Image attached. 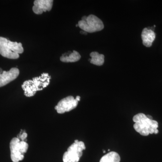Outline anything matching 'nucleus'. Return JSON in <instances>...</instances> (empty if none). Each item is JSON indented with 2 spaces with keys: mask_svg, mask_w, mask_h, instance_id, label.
Wrapping results in <instances>:
<instances>
[{
  "mask_svg": "<svg viewBox=\"0 0 162 162\" xmlns=\"http://www.w3.org/2000/svg\"><path fill=\"white\" fill-rule=\"evenodd\" d=\"M50 76L47 73H42L40 76L26 81L22 85L24 95L27 97L34 96L37 91L43 90L50 83Z\"/></svg>",
  "mask_w": 162,
  "mask_h": 162,
  "instance_id": "1",
  "label": "nucleus"
},
{
  "mask_svg": "<svg viewBox=\"0 0 162 162\" xmlns=\"http://www.w3.org/2000/svg\"><path fill=\"white\" fill-rule=\"evenodd\" d=\"M134 122V129L136 132L143 136L153 134L158 129V122L156 121L151 120L143 113H139L133 118Z\"/></svg>",
  "mask_w": 162,
  "mask_h": 162,
  "instance_id": "2",
  "label": "nucleus"
},
{
  "mask_svg": "<svg viewBox=\"0 0 162 162\" xmlns=\"http://www.w3.org/2000/svg\"><path fill=\"white\" fill-rule=\"evenodd\" d=\"M24 52L22 43L9 41L6 38L0 37V54L10 59H17L19 54Z\"/></svg>",
  "mask_w": 162,
  "mask_h": 162,
  "instance_id": "3",
  "label": "nucleus"
},
{
  "mask_svg": "<svg viewBox=\"0 0 162 162\" xmlns=\"http://www.w3.org/2000/svg\"><path fill=\"white\" fill-rule=\"evenodd\" d=\"M78 25L83 31L89 33L100 31L104 28L102 20L93 15L83 16L82 20L79 21Z\"/></svg>",
  "mask_w": 162,
  "mask_h": 162,
  "instance_id": "4",
  "label": "nucleus"
},
{
  "mask_svg": "<svg viewBox=\"0 0 162 162\" xmlns=\"http://www.w3.org/2000/svg\"><path fill=\"white\" fill-rule=\"evenodd\" d=\"M11 150V159L13 162H19L24 158L28 148L26 141H21L17 137L12 139L9 145Z\"/></svg>",
  "mask_w": 162,
  "mask_h": 162,
  "instance_id": "5",
  "label": "nucleus"
},
{
  "mask_svg": "<svg viewBox=\"0 0 162 162\" xmlns=\"http://www.w3.org/2000/svg\"><path fill=\"white\" fill-rule=\"evenodd\" d=\"M86 147L84 142L76 140L68 148L67 151L64 153L63 162H78L83 155V151Z\"/></svg>",
  "mask_w": 162,
  "mask_h": 162,
  "instance_id": "6",
  "label": "nucleus"
},
{
  "mask_svg": "<svg viewBox=\"0 0 162 162\" xmlns=\"http://www.w3.org/2000/svg\"><path fill=\"white\" fill-rule=\"evenodd\" d=\"M78 103L79 102L73 96H67L60 100L54 109L58 113L62 114L76 108Z\"/></svg>",
  "mask_w": 162,
  "mask_h": 162,
  "instance_id": "7",
  "label": "nucleus"
},
{
  "mask_svg": "<svg viewBox=\"0 0 162 162\" xmlns=\"http://www.w3.org/2000/svg\"><path fill=\"white\" fill-rule=\"evenodd\" d=\"M53 4V0H36L34 1L32 11L35 14L41 15L44 12L51 11Z\"/></svg>",
  "mask_w": 162,
  "mask_h": 162,
  "instance_id": "8",
  "label": "nucleus"
},
{
  "mask_svg": "<svg viewBox=\"0 0 162 162\" xmlns=\"http://www.w3.org/2000/svg\"><path fill=\"white\" fill-rule=\"evenodd\" d=\"M19 74V70L17 68H12L9 71H3L0 74V87L7 85L15 79Z\"/></svg>",
  "mask_w": 162,
  "mask_h": 162,
  "instance_id": "9",
  "label": "nucleus"
},
{
  "mask_svg": "<svg viewBox=\"0 0 162 162\" xmlns=\"http://www.w3.org/2000/svg\"><path fill=\"white\" fill-rule=\"evenodd\" d=\"M155 36L154 31L147 28H144L141 33L143 44L146 47H151L155 39Z\"/></svg>",
  "mask_w": 162,
  "mask_h": 162,
  "instance_id": "10",
  "label": "nucleus"
},
{
  "mask_svg": "<svg viewBox=\"0 0 162 162\" xmlns=\"http://www.w3.org/2000/svg\"><path fill=\"white\" fill-rule=\"evenodd\" d=\"M81 55L77 51L73 50L70 53H66L62 54L60 58L61 61L65 63H72L79 61L81 59Z\"/></svg>",
  "mask_w": 162,
  "mask_h": 162,
  "instance_id": "11",
  "label": "nucleus"
},
{
  "mask_svg": "<svg viewBox=\"0 0 162 162\" xmlns=\"http://www.w3.org/2000/svg\"><path fill=\"white\" fill-rule=\"evenodd\" d=\"M91 59L89 61L90 63L97 66H102L105 62V56L102 54H99L97 52H92L90 54Z\"/></svg>",
  "mask_w": 162,
  "mask_h": 162,
  "instance_id": "12",
  "label": "nucleus"
},
{
  "mask_svg": "<svg viewBox=\"0 0 162 162\" xmlns=\"http://www.w3.org/2000/svg\"><path fill=\"white\" fill-rule=\"evenodd\" d=\"M120 157L119 154L114 151L110 152L103 156L99 162H120Z\"/></svg>",
  "mask_w": 162,
  "mask_h": 162,
  "instance_id": "13",
  "label": "nucleus"
},
{
  "mask_svg": "<svg viewBox=\"0 0 162 162\" xmlns=\"http://www.w3.org/2000/svg\"><path fill=\"white\" fill-rule=\"evenodd\" d=\"M28 136V134L25 132H20V133L17 136V138L21 140V141H25L26 140V138Z\"/></svg>",
  "mask_w": 162,
  "mask_h": 162,
  "instance_id": "14",
  "label": "nucleus"
},
{
  "mask_svg": "<svg viewBox=\"0 0 162 162\" xmlns=\"http://www.w3.org/2000/svg\"><path fill=\"white\" fill-rule=\"evenodd\" d=\"M147 117L149 118V119H151V120H153V118L150 115H147Z\"/></svg>",
  "mask_w": 162,
  "mask_h": 162,
  "instance_id": "15",
  "label": "nucleus"
},
{
  "mask_svg": "<svg viewBox=\"0 0 162 162\" xmlns=\"http://www.w3.org/2000/svg\"><path fill=\"white\" fill-rule=\"evenodd\" d=\"M75 99L77 100V102H79L80 100V97L79 96H77L76 97Z\"/></svg>",
  "mask_w": 162,
  "mask_h": 162,
  "instance_id": "16",
  "label": "nucleus"
},
{
  "mask_svg": "<svg viewBox=\"0 0 162 162\" xmlns=\"http://www.w3.org/2000/svg\"><path fill=\"white\" fill-rule=\"evenodd\" d=\"M80 33L81 34H85V35L87 34V32H86L84 31H81Z\"/></svg>",
  "mask_w": 162,
  "mask_h": 162,
  "instance_id": "17",
  "label": "nucleus"
},
{
  "mask_svg": "<svg viewBox=\"0 0 162 162\" xmlns=\"http://www.w3.org/2000/svg\"><path fill=\"white\" fill-rule=\"evenodd\" d=\"M158 133H159V130L158 129H156L155 131V132L154 133L155 134H158Z\"/></svg>",
  "mask_w": 162,
  "mask_h": 162,
  "instance_id": "18",
  "label": "nucleus"
},
{
  "mask_svg": "<svg viewBox=\"0 0 162 162\" xmlns=\"http://www.w3.org/2000/svg\"><path fill=\"white\" fill-rule=\"evenodd\" d=\"M3 71L2 69H1V68H0V74H1L3 73Z\"/></svg>",
  "mask_w": 162,
  "mask_h": 162,
  "instance_id": "19",
  "label": "nucleus"
}]
</instances>
